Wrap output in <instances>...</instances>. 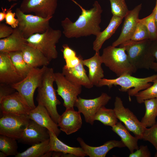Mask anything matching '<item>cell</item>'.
Segmentation results:
<instances>
[{"mask_svg": "<svg viewBox=\"0 0 157 157\" xmlns=\"http://www.w3.org/2000/svg\"><path fill=\"white\" fill-rule=\"evenodd\" d=\"M77 5L81 13L77 19L72 22L66 17L61 21L63 33L68 38H79L93 35L96 36L101 32L100 24L101 22L103 10L97 1H95L92 7L86 10L74 0H70Z\"/></svg>", "mask_w": 157, "mask_h": 157, "instance_id": "1", "label": "cell"}, {"mask_svg": "<svg viewBox=\"0 0 157 157\" xmlns=\"http://www.w3.org/2000/svg\"><path fill=\"white\" fill-rule=\"evenodd\" d=\"M54 74L52 68L47 67L38 88L36 99L38 104L44 106L54 121L58 124L60 115L58 112L57 106L61 102L56 97L53 87L55 81Z\"/></svg>", "mask_w": 157, "mask_h": 157, "instance_id": "2", "label": "cell"}, {"mask_svg": "<svg viewBox=\"0 0 157 157\" xmlns=\"http://www.w3.org/2000/svg\"><path fill=\"white\" fill-rule=\"evenodd\" d=\"M152 42L149 39L137 41L130 40L122 43L119 47L125 48L130 63L137 70L149 69L155 60L151 51Z\"/></svg>", "mask_w": 157, "mask_h": 157, "instance_id": "3", "label": "cell"}, {"mask_svg": "<svg viewBox=\"0 0 157 157\" xmlns=\"http://www.w3.org/2000/svg\"><path fill=\"white\" fill-rule=\"evenodd\" d=\"M125 51L124 47L110 45L104 49L101 56L103 63L118 77L131 75L137 71L130 63Z\"/></svg>", "mask_w": 157, "mask_h": 157, "instance_id": "4", "label": "cell"}, {"mask_svg": "<svg viewBox=\"0 0 157 157\" xmlns=\"http://www.w3.org/2000/svg\"><path fill=\"white\" fill-rule=\"evenodd\" d=\"M157 78V74L146 77H136L129 74H126L114 79L103 78L99 82L98 87L107 86L109 88L113 85H119V90L127 92L129 97L135 96L140 91L150 87L151 82Z\"/></svg>", "mask_w": 157, "mask_h": 157, "instance_id": "5", "label": "cell"}, {"mask_svg": "<svg viewBox=\"0 0 157 157\" xmlns=\"http://www.w3.org/2000/svg\"><path fill=\"white\" fill-rule=\"evenodd\" d=\"M62 35L60 30L50 26L44 32L34 34L26 40L28 45L39 49L51 61L58 57L56 44Z\"/></svg>", "mask_w": 157, "mask_h": 157, "instance_id": "6", "label": "cell"}, {"mask_svg": "<svg viewBox=\"0 0 157 157\" xmlns=\"http://www.w3.org/2000/svg\"><path fill=\"white\" fill-rule=\"evenodd\" d=\"M47 66L41 68H32L28 75L22 81L11 85L19 93L31 110L35 108L33 97L35 91L41 81Z\"/></svg>", "mask_w": 157, "mask_h": 157, "instance_id": "7", "label": "cell"}, {"mask_svg": "<svg viewBox=\"0 0 157 157\" xmlns=\"http://www.w3.org/2000/svg\"><path fill=\"white\" fill-rule=\"evenodd\" d=\"M15 12L19 22L18 27L26 39L35 33H44L50 26L49 22L52 17L44 18L25 13L19 8L16 9Z\"/></svg>", "mask_w": 157, "mask_h": 157, "instance_id": "8", "label": "cell"}, {"mask_svg": "<svg viewBox=\"0 0 157 157\" xmlns=\"http://www.w3.org/2000/svg\"><path fill=\"white\" fill-rule=\"evenodd\" d=\"M30 120L27 115L2 114L0 119V134L19 140Z\"/></svg>", "mask_w": 157, "mask_h": 157, "instance_id": "9", "label": "cell"}, {"mask_svg": "<svg viewBox=\"0 0 157 157\" xmlns=\"http://www.w3.org/2000/svg\"><path fill=\"white\" fill-rule=\"evenodd\" d=\"M55 82L57 86L56 91L63 100L66 109L74 108L78 95L82 91V86L67 80L62 73H55Z\"/></svg>", "mask_w": 157, "mask_h": 157, "instance_id": "10", "label": "cell"}, {"mask_svg": "<svg viewBox=\"0 0 157 157\" xmlns=\"http://www.w3.org/2000/svg\"><path fill=\"white\" fill-rule=\"evenodd\" d=\"M113 109L117 118L123 122L129 131L132 132L139 140L142 139L145 128L136 116L128 108H125L121 99L115 98Z\"/></svg>", "mask_w": 157, "mask_h": 157, "instance_id": "11", "label": "cell"}, {"mask_svg": "<svg viewBox=\"0 0 157 157\" xmlns=\"http://www.w3.org/2000/svg\"><path fill=\"white\" fill-rule=\"evenodd\" d=\"M111 98L110 96L104 92L99 97L93 99H86L79 97L74 106L83 115L85 122L92 125L96 113L100 108L106 105Z\"/></svg>", "mask_w": 157, "mask_h": 157, "instance_id": "12", "label": "cell"}, {"mask_svg": "<svg viewBox=\"0 0 157 157\" xmlns=\"http://www.w3.org/2000/svg\"><path fill=\"white\" fill-rule=\"evenodd\" d=\"M58 0H23L19 8L23 13H34L44 18L53 17L57 9Z\"/></svg>", "mask_w": 157, "mask_h": 157, "instance_id": "13", "label": "cell"}, {"mask_svg": "<svg viewBox=\"0 0 157 157\" xmlns=\"http://www.w3.org/2000/svg\"><path fill=\"white\" fill-rule=\"evenodd\" d=\"M142 7V4H140L133 10L129 11L124 17V20L120 35L113 42L112 46L117 47L130 40L138 23L139 15Z\"/></svg>", "mask_w": 157, "mask_h": 157, "instance_id": "14", "label": "cell"}, {"mask_svg": "<svg viewBox=\"0 0 157 157\" xmlns=\"http://www.w3.org/2000/svg\"><path fill=\"white\" fill-rule=\"evenodd\" d=\"M0 106L2 114L28 115L31 110L17 92L2 98Z\"/></svg>", "mask_w": 157, "mask_h": 157, "instance_id": "15", "label": "cell"}, {"mask_svg": "<svg viewBox=\"0 0 157 157\" xmlns=\"http://www.w3.org/2000/svg\"><path fill=\"white\" fill-rule=\"evenodd\" d=\"M49 139L48 130L30 119L18 140L24 144L33 145Z\"/></svg>", "mask_w": 157, "mask_h": 157, "instance_id": "16", "label": "cell"}, {"mask_svg": "<svg viewBox=\"0 0 157 157\" xmlns=\"http://www.w3.org/2000/svg\"><path fill=\"white\" fill-rule=\"evenodd\" d=\"M81 113L74 108L66 109L60 115L57 124L61 131L69 135L80 129L82 124Z\"/></svg>", "mask_w": 157, "mask_h": 157, "instance_id": "17", "label": "cell"}, {"mask_svg": "<svg viewBox=\"0 0 157 157\" xmlns=\"http://www.w3.org/2000/svg\"><path fill=\"white\" fill-rule=\"evenodd\" d=\"M23 79L17 72L8 53L0 52V83L11 85Z\"/></svg>", "mask_w": 157, "mask_h": 157, "instance_id": "18", "label": "cell"}, {"mask_svg": "<svg viewBox=\"0 0 157 157\" xmlns=\"http://www.w3.org/2000/svg\"><path fill=\"white\" fill-rule=\"evenodd\" d=\"M81 57L79 62L74 66L68 67L65 65L62 68V74L69 81L91 88L93 85L91 84L86 74Z\"/></svg>", "mask_w": 157, "mask_h": 157, "instance_id": "19", "label": "cell"}, {"mask_svg": "<svg viewBox=\"0 0 157 157\" xmlns=\"http://www.w3.org/2000/svg\"><path fill=\"white\" fill-rule=\"evenodd\" d=\"M30 119L41 126L53 132L58 136L61 132L58 124L53 120L46 109L43 106L38 104L31 110L28 115Z\"/></svg>", "mask_w": 157, "mask_h": 157, "instance_id": "20", "label": "cell"}, {"mask_svg": "<svg viewBox=\"0 0 157 157\" xmlns=\"http://www.w3.org/2000/svg\"><path fill=\"white\" fill-rule=\"evenodd\" d=\"M18 27L14 28L9 37L0 40V52L9 53L22 51L27 44L26 40Z\"/></svg>", "mask_w": 157, "mask_h": 157, "instance_id": "21", "label": "cell"}, {"mask_svg": "<svg viewBox=\"0 0 157 157\" xmlns=\"http://www.w3.org/2000/svg\"><path fill=\"white\" fill-rule=\"evenodd\" d=\"M77 140L85 153L90 157H105L108 152L113 148L125 147L121 140H111L100 146L93 147L86 144L80 137H78Z\"/></svg>", "mask_w": 157, "mask_h": 157, "instance_id": "22", "label": "cell"}, {"mask_svg": "<svg viewBox=\"0 0 157 157\" xmlns=\"http://www.w3.org/2000/svg\"><path fill=\"white\" fill-rule=\"evenodd\" d=\"M83 63L88 68V77L91 84L98 87L99 82L104 77L101 67L103 63L99 53L95 52L92 57L83 60Z\"/></svg>", "mask_w": 157, "mask_h": 157, "instance_id": "23", "label": "cell"}, {"mask_svg": "<svg viewBox=\"0 0 157 157\" xmlns=\"http://www.w3.org/2000/svg\"><path fill=\"white\" fill-rule=\"evenodd\" d=\"M22 51L24 60L32 68L47 66L51 61L39 49L27 44Z\"/></svg>", "mask_w": 157, "mask_h": 157, "instance_id": "24", "label": "cell"}, {"mask_svg": "<svg viewBox=\"0 0 157 157\" xmlns=\"http://www.w3.org/2000/svg\"><path fill=\"white\" fill-rule=\"evenodd\" d=\"M48 132L49 135L50 151L70 154L75 157H84L87 156L81 147L69 146L59 139L53 132L49 130Z\"/></svg>", "mask_w": 157, "mask_h": 157, "instance_id": "25", "label": "cell"}, {"mask_svg": "<svg viewBox=\"0 0 157 157\" xmlns=\"http://www.w3.org/2000/svg\"><path fill=\"white\" fill-rule=\"evenodd\" d=\"M123 19L113 16L107 26L96 36L93 42V49L95 52L99 53V50L104 43L114 33Z\"/></svg>", "mask_w": 157, "mask_h": 157, "instance_id": "26", "label": "cell"}, {"mask_svg": "<svg viewBox=\"0 0 157 157\" xmlns=\"http://www.w3.org/2000/svg\"><path fill=\"white\" fill-rule=\"evenodd\" d=\"M111 129L119 136L121 140L125 147L128 148L130 153L139 149L138 141L139 139L135 136H132L121 122H118L116 125L112 127Z\"/></svg>", "mask_w": 157, "mask_h": 157, "instance_id": "27", "label": "cell"}, {"mask_svg": "<svg viewBox=\"0 0 157 157\" xmlns=\"http://www.w3.org/2000/svg\"><path fill=\"white\" fill-rule=\"evenodd\" d=\"M145 112L140 122L145 128L151 127L156 122L157 116V99L154 98L145 100L144 103Z\"/></svg>", "mask_w": 157, "mask_h": 157, "instance_id": "28", "label": "cell"}, {"mask_svg": "<svg viewBox=\"0 0 157 157\" xmlns=\"http://www.w3.org/2000/svg\"><path fill=\"white\" fill-rule=\"evenodd\" d=\"M50 151V139L35 144L22 153H18L15 157H43Z\"/></svg>", "mask_w": 157, "mask_h": 157, "instance_id": "29", "label": "cell"}, {"mask_svg": "<svg viewBox=\"0 0 157 157\" xmlns=\"http://www.w3.org/2000/svg\"><path fill=\"white\" fill-rule=\"evenodd\" d=\"M8 54L17 72L24 78L33 68L29 65L24 60L22 51L10 52Z\"/></svg>", "mask_w": 157, "mask_h": 157, "instance_id": "30", "label": "cell"}, {"mask_svg": "<svg viewBox=\"0 0 157 157\" xmlns=\"http://www.w3.org/2000/svg\"><path fill=\"white\" fill-rule=\"evenodd\" d=\"M94 120L99 121L104 125L111 127L118 122V119L113 109L107 108L105 106L100 108L96 114Z\"/></svg>", "mask_w": 157, "mask_h": 157, "instance_id": "31", "label": "cell"}, {"mask_svg": "<svg viewBox=\"0 0 157 157\" xmlns=\"http://www.w3.org/2000/svg\"><path fill=\"white\" fill-rule=\"evenodd\" d=\"M16 140L7 136L0 135V150L7 156H15L18 153Z\"/></svg>", "mask_w": 157, "mask_h": 157, "instance_id": "32", "label": "cell"}, {"mask_svg": "<svg viewBox=\"0 0 157 157\" xmlns=\"http://www.w3.org/2000/svg\"><path fill=\"white\" fill-rule=\"evenodd\" d=\"M153 82V85L140 91L134 96L136 97L138 103L140 104L143 103L145 100L147 99L154 98L157 99V78Z\"/></svg>", "mask_w": 157, "mask_h": 157, "instance_id": "33", "label": "cell"}, {"mask_svg": "<svg viewBox=\"0 0 157 157\" xmlns=\"http://www.w3.org/2000/svg\"><path fill=\"white\" fill-rule=\"evenodd\" d=\"M63 49L62 51L66 62L65 65L66 66L73 67L79 62L81 57V56H77L75 51L67 44H63Z\"/></svg>", "mask_w": 157, "mask_h": 157, "instance_id": "34", "label": "cell"}, {"mask_svg": "<svg viewBox=\"0 0 157 157\" xmlns=\"http://www.w3.org/2000/svg\"><path fill=\"white\" fill-rule=\"evenodd\" d=\"M113 16L123 18L129 10L125 0H109Z\"/></svg>", "mask_w": 157, "mask_h": 157, "instance_id": "35", "label": "cell"}, {"mask_svg": "<svg viewBox=\"0 0 157 157\" xmlns=\"http://www.w3.org/2000/svg\"><path fill=\"white\" fill-rule=\"evenodd\" d=\"M139 21L146 27L149 39L153 41L157 40V28L156 24L154 14L153 12L149 15Z\"/></svg>", "mask_w": 157, "mask_h": 157, "instance_id": "36", "label": "cell"}, {"mask_svg": "<svg viewBox=\"0 0 157 157\" xmlns=\"http://www.w3.org/2000/svg\"><path fill=\"white\" fill-rule=\"evenodd\" d=\"M142 139L149 142L155 147L156 152L155 157H157V121L150 128H145L143 132Z\"/></svg>", "mask_w": 157, "mask_h": 157, "instance_id": "37", "label": "cell"}, {"mask_svg": "<svg viewBox=\"0 0 157 157\" xmlns=\"http://www.w3.org/2000/svg\"><path fill=\"white\" fill-rule=\"evenodd\" d=\"M147 39H149V37L147 29L138 19L136 28L130 40L137 41Z\"/></svg>", "mask_w": 157, "mask_h": 157, "instance_id": "38", "label": "cell"}, {"mask_svg": "<svg viewBox=\"0 0 157 157\" xmlns=\"http://www.w3.org/2000/svg\"><path fill=\"white\" fill-rule=\"evenodd\" d=\"M16 3L11 5L10 8L7 10L5 17L6 23L10 26L13 28H15L18 26V21L17 18L15 17L16 16L15 12L13 13L11 9L17 5Z\"/></svg>", "mask_w": 157, "mask_h": 157, "instance_id": "39", "label": "cell"}, {"mask_svg": "<svg viewBox=\"0 0 157 157\" xmlns=\"http://www.w3.org/2000/svg\"><path fill=\"white\" fill-rule=\"evenodd\" d=\"M151 154L147 146L141 145L135 151L130 154L129 157H150Z\"/></svg>", "mask_w": 157, "mask_h": 157, "instance_id": "40", "label": "cell"}, {"mask_svg": "<svg viewBox=\"0 0 157 157\" xmlns=\"http://www.w3.org/2000/svg\"><path fill=\"white\" fill-rule=\"evenodd\" d=\"M16 90L11 85L0 83V100L3 98L10 95L15 92Z\"/></svg>", "mask_w": 157, "mask_h": 157, "instance_id": "41", "label": "cell"}, {"mask_svg": "<svg viewBox=\"0 0 157 157\" xmlns=\"http://www.w3.org/2000/svg\"><path fill=\"white\" fill-rule=\"evenodd\" d=\"M14 28L4 23L0 24V38L8 37L13 33Z\"/></svg>", "mask_w": 157, "mask_h": 157, "instance_id": "42", "label": "cell"}, {"mask_svg": "<svg viewBox=\"0 0 157 157\" xmlns=\"http://www.w3.org/2000/svg\"><path fill=\"white\" fill-rule=\"evenodd\" d=\"M152 54L156 60L152 64L151 69L157 72V40L152 41L151 46Z\"/></svg>", "mask_w": 157, "mask_h": 157, "instance_id": "43", "label": "cell"}, {"mask_svg": "<svg viewBox=\"0 0 157 157\" xmlns=\"http://www.w3.org/2000/svg\"><path fill=\"white\" fill-rule=\"evenodd\" d=\"M2 11L0 12V22H1L5 19L7 12V9L5 8H1Z\"/></svg>", "mask_w": 157, "mask_h": 157, "instance_id": "44", "label": "cell"}, {"mask_svg": "<svg viewBox=\"0 0 157 157\" xmlns=\"http://www.w3.org/2000/svg\"><path fill=\"white\" fill-rule=\"evenodd\" d=\"M152 12L154 14L155 23L157 28V0H156V5Z\"/></svg>", "mask_w": 157, "mask_h": 157, "instance_id": "45", "label": "cell"}, {"mask_svg": "<svg viewBox=\"0 0 157 157\" xmlns=\"http://www.w3.org/2000/svg\"><path fill=\"white\" fill-rule=\"evenodd\" d=\"M7 156L4 152L1 151L0 152V157H6Z\"/></svg>", "mask_w": 157, "mask_h": 157, "instance_id": "46", "label": "cell"}, {"mask_svg": "<svg viewBox=\"0 0 157 157\" xmlns=\"http://www.w3.org/2000/svg\"><path fill=\"white\" fill-rule=\"evenodd\" d=\"M8 2H10L11 1H16L18 0H7Z\"/></svg>", "mask_w": 157, "mask_h": 157, "instance_id": "47", "label": "cell"}]
</instances>
